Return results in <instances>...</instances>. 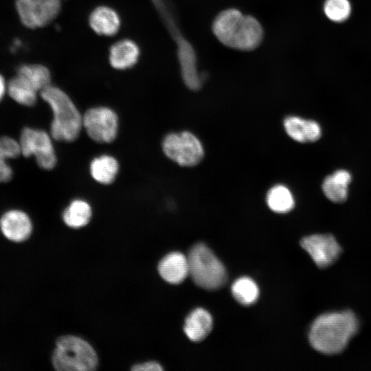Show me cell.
<instances>
[{"instance_id": "1", "label": "cell", "mask_w": 371, "mask_h": 371, "mask_svg": "<svg viewBox=\"0 0 371 371\" xmlns=\"http://www.w3.org/2000/svg\"><path fill=\"white\" fill-rule=\"evenodd\" d=\"M359 321L350 310L333 311L319 315L308 332L311 346L324 355L341 352L357 333Z\"/></svg>"}, {"instance_id": "2", "label": "cell", "mask_w": 371, "mask_h": 371, "mask_svg": "<svg viewBox=\"0 0 371 371\" xmlns=\"http://www.w3.org/2000/svg\"><path fill=\"white\" fill-rule=\"evenodd\" d=\"M214 35L227 47L239 50H251L261 43L263 30L254 17L243 15L236 9L221 12L212 25Z\"/></svg>"}, {"instance_id": "3", "label": "cell", "mask_w": 371, "mask_h": 371, "mask_svg": "<svg viewBox=\"0 0 371 371\" xmlns=\"http://www.w3.org/2000/svg\"><path fill=\"white\" fill-rule=\"evenodd\" d=\"M40 94L53 113L52 137L66 142L75 141L82 128V115L71 99L64 91L52 85L41 91Z\"/></svg>"}, {"instance_id": "4", "label": "cell", "mask_w": 371, "mask_h": 371, "mask_svg": "<svg viewBox=\"0 0 371 371\" xmlns=\"http://www.w3.org/2000/svg\"><path fill=\"white\" fill-rule=\"evenodd\" d=\"M52 363L58 371H90L95 369L98 358L93 348L86 341L67 335L58 339Z\"/></svg>"}, {"instance_id": "5", "label": "cell", "mask_w": 371, "mask_h": 371, "mask_svg": "<svg viewBox=\"0 0 371 371\" xmlns=\"http://www.w3.org/2000/svg\"><path fill=\"white\" fill-rule=\"evenodd\" d=\"M187 258L189 275L196 285L213 291L225 284L227 273L223 265L205 245L193 246Z\"/></svg>"}, {"instance_id": "6", "label": "cell", "mask_w": 371, "mask_h": 371, "mask_svg": "<svg viewBox=\"0 0 371 371\" xmlns=\"http://www.w3.org/2000/svg\"><path fill=\"white\" fill-rule=\"evenodd\" d=\"M162 150L168 158L181 166H196L204 156L201 142L189 131L166 135L162 141Z\"/></svg>"}, {"instance_id": "7", "label": "cell", "mask_w": 371, "mask_h": 371, "mask_svg": "<svg viewBox=\"0 0 371 371\" xmlns=\"http://www.w3.org/2000/svg\"><path fill=\"white\" fill-rule=\"evenodd\" d=\"M19 142L21 154L27 157L34 156L41 168L49 170L55 167L57 158L51 135L43 130L25 127Z\"/></svg>"}, {"instance_id": "8", "label": "cell", "mask_w": 371, "mask_h": 371, "mask_svg": "<svg viewBox=\"0 0 371 371\" xmlns=\"http://www.w3.org/2000/svg\"><path fill=\"white\" fill-rule=\"evenodd\" d=\"M118 123L115 112L106 106L90 108L82 115V128L98 143L113 142L117 135Z\"/></svg>"}, {"instance_id": "9", "label": "cell", "mask_w": 371, "mask_h": 371, "mask_svg": "<svg viewBox=\"0 0 371 371\" xmlns=\"http://www.w3.org/2000/svg\"><path fill=\"white\" fill-rule=\"evenodd\" d=\"M16 10L22 24L36 29L49 24L58 15L60 0H16Z\"/></svg>"}, {"instance_id": "10", "label": "cell", "mask_w": 371, "mask_h": 371, "mask_svg": "<svg viewBox=\"0 0 371 371\" xmlns=\"http://www.w3.org/2000/svg\"><path fill=\"white\" fill-rule=\"evenodd\" d=\"M300 245L320 268L333 265L341 252L339 244L335 238L329 234L306 236L302 239Z\"/></svg>"}, {"instance_id": "11", "label": "cell", "mask_w": 371, "mask_h": 371, "mask_svg": "<svg viewBox=\"0 0 371 371\" xmlns=\"http://www.w3.org/2000/svg\"><path fill=\"white\" fill-rule=\"evenodd\" d=\"M0 229L8 240L22 242L30 236L32 224L25 212L19 210H11L1 217Z\"/></svg>"}, {"instance_id": "12", "label": "cell", "mask_w": 371, "mask_h": 371, "mask_svg": "<svg viewBox=\"0 0 371 371\" xmlns=\"http://www.w3.org/2000/svg\"><path fill=\"white\" fill-rule=\"evenodd\" d=\"M283 124L287 135L298 142H315L322 135L320 126L313 120L297 116H288L284 120Z\"/></svg>"}, {"instance_id": "13", "label": "cell", "mask_w": 371, "mask_h": 371, "mask_svg": "<svg viewBox=\"0 0 371 371\" xmlns=\"http://www.w3.org/2000/svg\"><path fill=\"white\" fill-rule=\"evenodd\" d=\"M158 271L165 281L179 284L189 274L188 258L180 252H171L159 262Z\"/></svg>"}, {"instance_id": "14", "label": "cell", "mask_w": 371, "mask_h": 371, "mask_svg": "<svg viewBox=\"0 0 371 371\" xmlns=\"http://www.w3.org/2000/svg\"><path fill=\"white\" fill-rule=\"evenodd\" d=\"M89 24L98 34L111 36L117 33L121 22L119 14L113 8L101 5L95 8L90 14Z\"/></svg>"}, {"instance_id": "15", "label": "cell", "mask_w": 371, "mask_h": 371, "mask_svg": "<svg viewBox=\"0 0 371 371\" xmlns=\"http://www.w3.org/2000/svg\"><path fill=\"white\" fill-rule=\"evenodd\" d=\"M139 54L140 50L135 42L130 39H122L111 47L109 60L114 69L124 70L137 63Z\"/></svg>"}, {"instance_id": "16", "label": "cell", "mask_w": 371, "mask_h": 371, "mask_svg": "<svg viewBox=\"0 0 371 371\" xmlns=\"http://www.w3.org/2000/svg\"><path fill=\"white\" fill-rule=\"evenodd\" d=\"M212 328V316L201 308L194 309L188 315L183 328L186 335L192 341H200L205 339Z\"/></svg>"}, {"instance_id": "17", "label": "cell", "mask_w": 371, "mask_h": 371, "mask_svg": "<svg viewBox=\"0 0 371 371\" xmlns=\"http://www.w3.org/2000/svg\"><path fill=\"white\" fill-rule=\"evenodd\" d=\"M351 175L345 170H339L327 176L322 183V190L325 196L334 203H343L348 196V187L351 181Z\"/></svg>"}, {"instance_id": "18", "label": "cell", "mask_w": 371, "mask_h": 371, "mask_svg": "<svg viewBox=\"0 0 371 371\" xmlns=\"http://www.w3.org/2000/svg\"><path fill=\"white\" fill-rule=\"evenodd\" d=\"M90 173L97 182L109 185L114 181L119 171L117 160L113 156L103 155L94 158L90 164Z\"/></svg>"}, {"instance_id": "19", "label": "cell", "mask_w": 371, "mask_h": 371, "mask_svg": "<svg viewBox=\"0 0 371 371\" xmlns=\"http://www.w3.org/2000/svg\"><path fill=\"white\" fill-rule=\"evenodd\" d=\"M7 91L9 95L21 105L32 106L36 102L38 91L24 78L17 74L9 81Z\"/></svg>"}, {"instance_id": "20", "label": "cell", "mask_w": 371, "mask_h": 371, "mask_svg": "<svg viewBox=\"0 0 371 371\" xmlns=\"http://www.w3.org/2000/svg\"><path fill=\"white\" fill-rule=\"evenodd\" d=\"M91 214V207L86 201L75 199L64 210L63 220L68 227L80 228L88 224Z\"/></svg>"}, {"instance_id": "21", "label": "cell", "mask_w": 371, "mask_h": 371, "mask_svg": "<svg viewBox=\"0 0 371 371\" xmlns=\"http://www.w3.org/2000/svg\"><path fill=\"white\" fill-rule=\"evenodd\" d=\"M16 74L24 78L38 92L51 85L50 71L41 64L22 65L17 69Z\"/></svg>"}, {"instance_id": "22", "label": "cell", "mask_w": 371, "mask_h": 371, "mask_svg": "<svg viewBox=\"0 0 371 371\" xmlns=\"http://www.w3.org/2000/svg\"><path fill=\"white\" fill-rule=\"evenodd\" d=\"M268 207L277 213H286L291 211L295 201L290 190L284 185H276L267 194Z\"/></svg>"}, {"instance_id": "23", "label": "cell", "mask_w": 371, "mask_h": 371, "mask_svg": "<svg viewBox=\"0 0 371 371\" xmlns=\"http://www.w3.org/2000/svg\"><path fill=\"white\" fill-rule=\"evenodd\" d=\"M231 289L234 297L243 305L253 304L259 295V289L256 283L248 277L237 279L232 284Z\"/></svg>"}, {"instance_id": "24", "label": "cell", "mask_w": 371, "mask_h": 371, "mask_svg": "<svg viewBox=\"0 0 371 371\" xmlns=\"http://www.w3.org/2000/svg\"><path fill=\"white\" fill-rule=\"evenodd\" d=\"M324 12L326 17L335 23L346 21L351 13V5L349 0H326Z\"/></svg>"}, {"instance_id": "25", "label": "cell", "mask_w": 371, "mask_h": 371, "mask_svg": "<svg viewBox=\"0 0 371 371\" xmlns=\"http://www.w3.org/2000/svg\"><path fill=\"white\" fill-rule=\"evenodd\" d=\"M21 154L19 142L10 137H0V161L14 159Z\"/></svg>"}, {"instance_id": "26", "label": "cell", "mask_w": 371, "mask_h": 371, "mask_svg": "<svg viewBox=\"0 0 371 371\" xmlns=\"http://www.w3.org/2000/svg\"><path fill=\"white\" fill-rule=\"evenodd\" d=\"M134 371H159L163 368L155 361H148L143 363L134 365L132 368Z\"/></svg>"}, {"instance_id": "27", "label": "cell", "mask_w": 371, "mask_h": 371, "mask_svg": "<svg viewBox=\"0 0 371 371\" xmlns=\"http://www.w3.org/2000/svg\"><path fill=\"white\" fill-rule=\"evenodd\" d=\"M12 175V169L7 161H0V183L9 181Z\"/></svg>"}, {"instance_id": "28", "label": "cell", "mask_w": 371, "mask_h": 371, "mask_svg": "<svg viewBox=\"0 0 371 371\" xmlns=\"http://www.w3.org/2000/svg\"><path fill=\"white\" fill-rule=\"evenodd\" d=\"M7 90V85L4 78L0 74V102L4 97L5 91Z\"/></svg>"}]
</instances>
